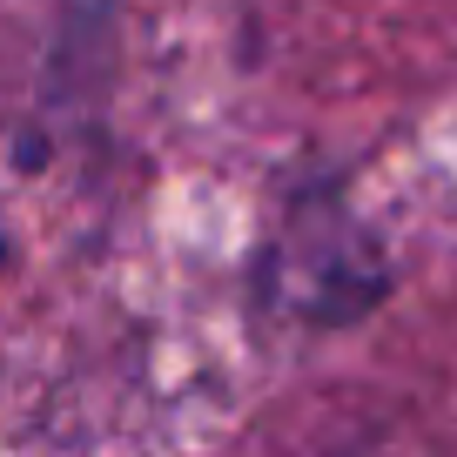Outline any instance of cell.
Returning a JSON list of instances; mask_svg holds the SVG:
<instances>
[{"label":"cell","instance_id":"cell-1","mask_svg":"<svg viewBox=\"0 0 457 457\" xmlns=\"http://www.w3.org/2000/svg\"><path fill=\"white\" fill-rule=\"evenodd\" d=\"M403 270L377 222L350 195V169L337 162H296L270 188L256 249L243 262V296L256 323L283 329H357L397 296Z\"/></svg>","mask_w":457,"mask_h":457},{"label":"cell","instance_id":"cell-2","mask_svg":"<svg viewBox=\"0 0 457 457\" xmlns=\"http://www.w3.org/2000/svg\"><path fill=\"white\" fill-rule=\"evenodd\" d=\"M121 21L129 0H54L34 68V129L21 169H41L61 142H108V108L121 81Z\"/></svg>","mask_w":457,"mask_h":457}]
</instances>
